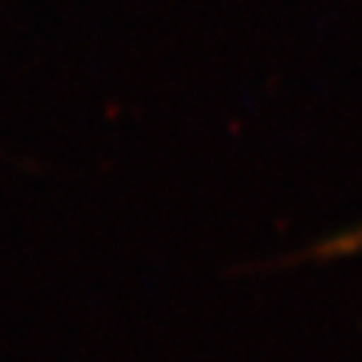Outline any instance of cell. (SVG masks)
<instances>
[{
  "instance_id": "6da1fadb",
  "label": "cell",
  "mask_w": 362,
  "mask_h": 362,
  "mask_svg": "<svg viewBox=\"0 0 362 362\" xmlns=\"http://www.w3.org/2000/svg\"><path fill=\"white\" fill-rule=\"evenodd\" d=\"M362 252V226H352L347 232L337 234V237L327 239L315 249V257L320 259H332V257H347V255H360Z\"/></svg>"
}]
</instances>
